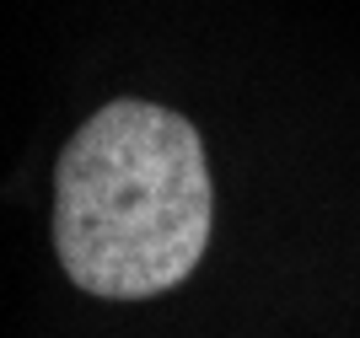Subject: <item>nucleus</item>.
<instances>
[{"instance_id": "f257e3e1", "label": "nucleus", "mask_w": 360, "mask_h": 338, "mask_svg": "<svg viewBox=\"0 0 360 338\" xmlns=\"http://www.w3.org/2000/svg\"><path fill=\"white\" fill-rule=\"evenodd\" d=\"M210 167L188 118L119 97L54 167V252L81 290L146 301L194 274L210 242Z\"/></svg>"}]
</instances>
